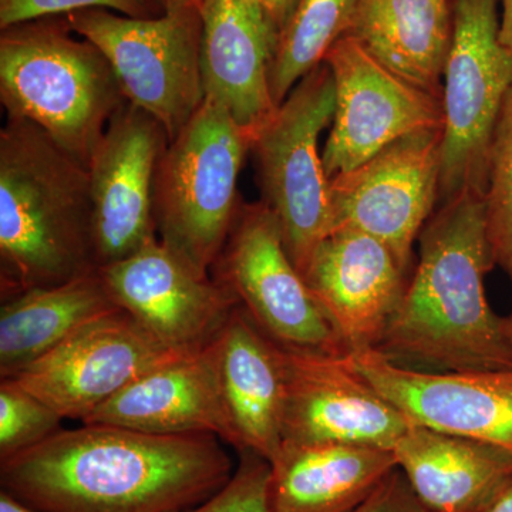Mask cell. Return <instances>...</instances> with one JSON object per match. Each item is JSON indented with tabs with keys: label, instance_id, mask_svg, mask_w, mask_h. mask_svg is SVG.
I'll list each match as a JSON object with an SVG mask.
<instances>
[{
	"label": "cell",
	"instance_id": "cell-1",
	"mask_svg": "<svg viewBox=\"0 0 512 512\" xmlns=\"http://www.w3.org/2000/svg\"><path fill=\"white\" fill-rule=\"evenodd\" d=\"M235 467L212 434L83 424L0 461L2 490L39 512H181Z\"/></svg>",
	"mask_w": 512,
	"mask_h": 512
},
{
	"label": "cell",
	"instance_id": "cell-2",
	"mask_svg": "<svg viewBox=\"0 0 512 512\" xmlns=\"http://www.w3.org/2000/svg\"><path fill=\"white\" fill-rule=\"evenodd\" d=\"M494 266L484 198L464 194L439 205L421 229L419 264L375 350L430 372L512 367L507 319L485 295Z\"/></svg>",
	"mask_w": 512,
	"mask_h": 512
},
{
	"label": "cell",
	"instance_id": "cell-3",
	"mask_svg": "<svg viewBox=\"0 0 512 512\" xmlns=\"http://www.w3.org/2000/svg\"><path fill=\"white\" fill-rule=\"evenodd\" d=\"M89 168L30 121L0 130L3 298L96 271Z\"/></svg>",
	"mask_w": 512,
	"mask_h": 512
},
{
	"label": "cell",
	"instance_id": "cell-4",
	"mask_svg": "<svg viewBox=\"0 0 512 512\" xmlns=\"http://www.w3.org/2000/svg\"><path fill=\"white\" fill-rule=\"evenodd\" d=\"M66 16L30 20L0 33V101L89 167L111 117L126 103L116 73Z\"/></svg>",
	"mask_w": 512,
	"mask_h": 512
},
{
	"label": "cell",
	"instance_id": "cell-5",
	"mask_svg": "<svg viewBox=\"0 0 512 512\" xmlns=\"http://www.w3.org/2000/svg\"><path fill=\"white\" fill-rule=\"evenodd\" d=\"M251 138L222 104L205 99L158 165L157 237L195 274L211 276L227 244L242 201L238 177Z\"/></svg>",
	"mask_w": 512,
	"mask_h": 512
},
{
	"label": "cell",
	"instance_id": "cell-6",
	"mask_svg": "<svg viewBox=\"0 0 512 512\" xmlns=\"http://www.w3.org/2000/svg\"><path fill=\"white\" fill-rule=\"evenodd\" d=\"M335 82L326 63L293 87L274 116L252 134L261 202L278 221L298 271L335 229L319 138L335 116Z\"/></svg>",
	"mask_w": 512,
	"mask_h": 512
},
{
	"label": "cell",
	"instance_id": "cell-7",
	"mask_svg": "<svg viewBox=\"0 0 512 512\" xmlns=\"http://www.w3.org/2000/svg\"><path fill=\"white\" fill-rule=\"evenodd\" d=\"M500 0H453L454 29L443 83L439 205L483 197L491 148L512 90V52L501 42Z\"/></svg>",
	"mask_w": 512,
	"mask_h": 512
},
{
	"label": "cell",
	"instance_id": "cell-8",
	"mask_svg": "<svg viewBox=\"0 0 512 512\" xmlns=\"http://www.w3.org/2000/svg\"><path fill=\"white\" fill-rule=\"evenodd\" d=\"M66 18L76 35L109 60L124 99L153 116L173 141L205 100L198 0L171 3L153 19L106 9Z\"/></svg>",
	"mask_w": 512,
	"mask_h": 512
},
{
	"label": "cell",
	"instance_id": "cell-9",
	"mask_svg": "<svg viewBox=\"0 0 512 512\" xmlns=\"http://www.w3.org/2000/svg\"><path fill=\"white\" fill-rule=\"evenodd\" d=\"M265 335L286 348L348 355L286 251L264 202L241 201L227 244L211 271Z\"/></svg>",
	"mask_w": 512,
	"mask_h": 512
},
{
	"label": "cell",
	"instance_id": "cell-10",
	"mask_svg": "<svg viewBox=\"0 0 512 512\" xmlns=\"http://www.w3.org/2000/svg\"><path fill=\"white\" fill-rule=\"evenodd\" d=\"M441 143L443 127L417 131L332 178L335 229L379 239L410 272L414 242L439 204Z\"/></svg>",
	"mask_w": 512,
	"mask_h": 512
},
{
	"label": "cell",
	"instance_id": "cell-11",
	"mask_svg": "<svg viewBox=\"0 0 512 512\" xmlns=\"http://www.w3.org/2000/svg\"><path fill=\"white\" fill-rule=\"evenodd\" d=\"M323 63L332 72L336 97L322 151L329 181L400 138L443 127V99L390 72L355 37L339 39Z\"/></svg>",
	"mask_w": 512,
	"mask_h": 512
},
{
	"label": "cell",
	"instance_id": "cell-12",
	"mask_svg": "<svg viewBox=\"0 0 512 512\" xmlns=\"http://www.w3.org/2000/svg\"><path fill=\"white\" fill-rule=\"evenodd\" d=\"M177 356L119 309L3 379L35 394L63 419L84 421L138 377Z\"/></svg>",
	"mask_w": 512,
	"mask_h": 512
},
{
	"label": "cell",
	"instance_id": "cell-13",
	"mask_svg": "<svg viewBox=\"0 0 512 512\" xmlns=\"http://www.w3.org/2000/svg\"><path fill=\"white\" fill-rule=\"evenodd\" d=\"M170 138L147 111L126 103L111 117L89 163L97 268L157 239L154 188Z\"/></svg>",
	"mask_w": 512,
	"mask_h": 512
},
{
	"label": "cell",
	"instance_id": "cell-14",
	"mask_svg": "<svg viewBox=\"0 0 512 512\" xmlns=\"http://www.w3.org/2000/svg\"><path fill=\"white\" fill-rule=\"evenodd\" d=\"M279 346L285 372L284 441L392 451L412 426L357 372L348 355Z\"/></svg>",
	"mask_w": 512,
	"mask_h": 512
},
{
	"label": "cell",
	"instance_id": "cell-15",
	"mask_svg": "<svg viewBox=\"0 0 512 512\" xmlns=\"http://www.w3.org/2000/svg\"><path fill=\"white\" fill-rule=\"evenodd\" d=\"M99 271L117 306L177 355L214 342L239 306L228 286L195 274L158 238Z\"/></svg>",
	"mask_w": 512,
	"mask_h": 512
},
{
	"label": "cell",
	"instance_id": "cell-16",
	"mask_svg": "<svg viewBox=\"0 0 512 512\" xmlns=\"http://www.w3.org/2000/svg\"><path fill=\"white\" fill-rule=\"evenodd\" d=\"M348 356L357 372L410 423L512 454V367L430 372L394 363L375 349Z\"/></svg>",
	"mask_w": 512,
	"mask_h": 512
},
{
	"label": "cell",
	"instance_id": "cell-17",
	"mask_svg": "<svg viewBox=\"0 0 512 512\" xmlns=\"http://www.w3.org/2000/svg\"><path fill=\"white\" fill-rule=\"evenodd\" d=\"M302 276L350 355L377 349L410 272L379 239L339 228L320 242Z\"/></svg>",
	"mask_w": 512,
	"mask_h": 512
},
{
	"label": "cell",
	"instance_id": "cell-18",
	"mask_svg": "<svg viewBox=\"0 0 512 512\" xmlns=\"http://www.w3.org/2000/svg\"><path fill=\"white\" fill-rule=\"evenodd\" d=\"M205 99L254 134L278 106L269 89L279 28L264 0H198Z\"/></svg>",
	"mask_w": 512,
	"mask_h": 512
},
{
	"label": "cell",
	"instance_id": "cell-19",
	"mask_svg": "<svg viewBox=\"0 0 512 512\" xmlns=\"http://www.w3.org/2000/svg\"><path fill=\"white\" fill-rule=\"evenodd\" d=\"M83 424L154 434H212L237 448L222 393L218 338L138 377Z\"/></svg>",
	"mask_w": 512,
	"mask_h": 512
},
{
	"label": "cell",
	"instance_id": "cell-20",
	"mask_svg": "<svg viewBox=\"0 0 512 512\" xmlns=\"http://www.w3.org/2000/svg\"><path fill=\"white\" fill-rule=\"evenodd\" d=\"M392 453L431 512H484L512 481V454L504 448L416 424Z\"/></svg>",
	"mask_w": 512,
	"mask_h": 512
},
{
	"label": "cell",
	"instance_id": "cell-21",
	"mask_svg": "<svg viewBox=\"0 0 512 512\" xmlns=\"http://www.w3.org/2000/svg\"><path fill=\"white\" fill-rule=\"evenodd\" d=\"M218 349L222 393L238 453L251 451L271 463L284 446L281 346L239 305L218 336Z\"/></svg>",
	"mask_w": 512,
	"mask_h": 512
},
{
	"label": "cell",
	"instance_id": "cell-22",
	"mask_svg": "<svg viewBox=\"0 0 512 512\" xmlns=\"http://www.w3.org/2000/svg\"><path fill=\"white\" fill-rule=\"evenodd\" d=\"M269 464L272 512H352L397 467L384 448L288 441Z\"/></svg>",
	"mask_w": 512,
	"mask_h": 512
},
{
	"label": "cell",
	"instance_id": "cell-23",
	"mask_svg": "<svg viewBox=\"0 0 512 512\" xmlns=\"http://www.w3.org/2000/svg\"><path fill=\"white\" fill-rule=\"evenodd\" d=\"M453 0H362L349 35L406 82L443 99Z\"/></svg>",
	"mask_w": 512,
	"mask_h": 512
},
{
	"label": "cell",
	"instance_id": "cell-24",
	"mask_svg": "<svg viewBox=\"0 0 512 512\" xmlns=\"http://www.w3.org/2000/svg\"><path fill=\"white\" fill-rule=\"evenodd\" d=\"M119 309L99 269L6 299L0 309V376L15 375L87 323Z\"/></svg>",
	"mask_w": 512,
	"mask_h": 512
},
{
	"label": "cell",
	"instance_id": "cell-25",
	"mask_svg": "<svg viewBox=\"0 0 512 512\" xmlns=\"http://www.w3.org/2000/svg\"><path fill=\"white\" fill-rule=\"evenodd\" d=\"M362 0H295L279 30L269 89L276 106L303 77L325 62L332 46L349 35Z\"/></svg>",
	"mask_w": 512,
	"mask_h": 512
},
{
	"label": "cell",
	"instance_id": "cell-26",
	"mask_svg": "<svg viewBox=\"0 0 512 512\" xmlns=\"http://www.w3.org/2000/svg\"><path fill=\"white\" fill-rule=\"evenodd\" d=\"M484 205L495 265L501 266L512 282V90L495 131ZM505 319L512 340V312Z\"/></svg>",
	"mask_w": 512,
	"mask_h": 512
},
{
	"label": "cell",
	"instance_id": "cell-27",
	"mask_svg": "<svg viewBox=\"0 0 512 512\" xmlns=\"http://www.w3.org/2000/svg\"><path fill=\"white\" fill-rule=\"evenodd\" d=\"M63 416L12 379L0 382V461L62 430Z\"/></svg>",
	"mask_w": 512,
	"mask_h": 512
},
{
	"label": "cell",
	"instance_id": "cell-28",
	"mask_svg": "<svg viewBox=\"0 0 512 512\" xmlns=\"http://www.w3.org/2000/svg\"><path fill=\"white\" fill-rule=\"evenodd\" d=\"M106 9L128 18L153 19L167 10L164 0H0V29L30 20Z\"/></svg>",
	"mask_w": 512,
	"mask_h": 512
},
{
	"label": "cell",
	"instance_id": "cell-29",
	"mask_svg": "<svg viewBox=\"0 0 512 512\" xmlns=\"http://www.w3.org/2000/svg\"><path fill=\"white\" fill-rule=\"evenodd\" d=\"M227 484L208 500L181 512H272L269 504L271 464L251 451H242Z\"/></svg>",
	"mask_w": 512,
	"mask_h": 512
},
{
	"label": "cell",
	"instance_id": "cell-30",
	"mask_svg": "<svg viewBox=\"0 0 512 512\" xmlns=\"http://www.w3.org/2000/svg\"><path fill=\"white\" fill-rule=\"evenodd\" d=\"M352 512H431L414 494L399 468H394L365 503Z\"/></svg>",
	"mask_w": 512,
	"mask_h": 512
},
{
	"label": "cell",
	"instance_id": "cell-31",
	"mask_svg": "<svg viewBox=\"0 0 512 512\" xmlns=\"http://www.w3.org/2000/svg\"><path fill=\"white\" fill-rule=\"evenodd\" d=\"M501 3V42L512 52V0H500Z\"/></svg>",
	"mask_w": 512,
	"mask_h": 512
},
{
	"label": "cell",
	"instance_id": "cell-32",
	"mask_svg": "<svg viewBox=\"0 0 512 512\" xmlns=\"http://www.w3.org/2000/svg\"><path fill=\"white\" fill-rule=\"evenodd\" d=\"M264 2L269 13H271L272 19L275 20L276 25L281 30L286 19H288L289 13H291L295 0H264Z\"/></svg>",
	"mask_w": 512,
	"mask_h": 512
},
{
	"label": "cell",
	"instance_id": "cell-33",
	"mask_svg": "<svg viewBox=\"0 0 512 512\" xmlns=\"http://www.w3.org/2000/svg\"><path fill=\"white\" fill-rule=\"evenodd\" d=\"M0 512H39L33 510L29 505L23 504L22 501L16 500L6 491H0Z\"/></svg>",
	"mask_w": 512,
	"mask_h": 512
},
{
	"label": "cell",
	"instance_id": "cell-34",
	"mask_svg": "<svg viewBox=\"0 0 512 512\" xmlns=\"http://www.w3.org/2000/svg\"><path fill=\"white\" fill-rule=\"evenodd\" d=\"M484 512H512V481Z\"/></svg>",
	"mask_w": 512,
	"mask_h": 512
},
{
	"label": "cell",
	"instance_id": "cell-35",
	"mask_svg": "<svg viewBox=\"0 0 512 512\" xmlns=\"http://www.w3.org/2000/svg\"><path fill=\"white\" fill-rule=\"evenodd\" d=\"M165 5H171V3H181V2H195V0H164Z\"/></svg>",
	"mask_w": 512,
	"mask_h": 512
}]
</instances>
